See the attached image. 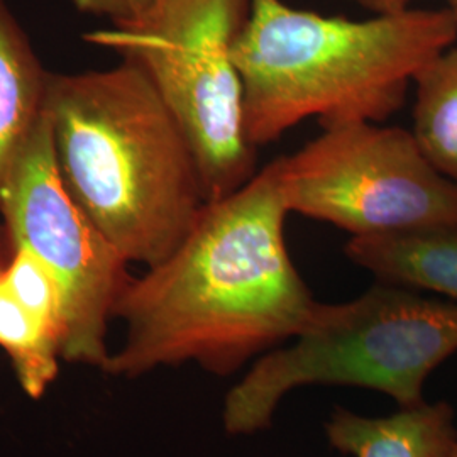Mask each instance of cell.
<instances>
[{
    "label": "cell",
    "instance_id": "1",
    "mask_svg": "<svg viewBox=\"0 0 457 457\" xmlns=\"http://www.w3.org/2000/svg\"><path fill=\"white\" fill-rule=\"evenodd\" d=\"M288 215L271 164L207 200L177 249L129 279L115 307L124 343L102 373L134 379L195 362L234 375L295 339L319 302L290 256Z\"/></svg>",
    "mask_w": 457,
    "mask_h": 457
},
{
    "label": "cell",
    "instance_id": "2",
    "mask_svg": "<svg viewBox=\"0 0 457 457\" xmlns=\"http://www.w3.org/2000/svg\"><path fill=\"white\" fill-rule=\"evenodd\" d=\"M45 112L58 173L117 253L151 268L207 202L195 149L145 71L49 73Z\"/></svg>",
    "mask_w": 457,
    "mask_h": 457
},
{
    "label": "cell",
    "instance_id": "3",
    "mask_svg": "<svg viewBox=\"0 0 457 457\" xmlns=\"http://www.w3.org/2000/svg\"><path fill=\"white\" fill-rule=\"evenodd\" d=\"M456 41L445 7L349 19L253 0L234 48L247 141L268 146L309 119L322 128L386 122L417 73Z\"/></svg>",
    "mask_w": 457,
    "mask_h": 457
},
{
    "label": "cell",
    "instance_id": "4",
    "mask_svg": "<svg viewBox=\"0 0 457 457\" xmlns=\"http://www.w3.org/2000/svg\"><path fill=\"white\" fill-rule=\"evenodd\" d=\"M457 353V302L378 281L343 303H320L288 345L262 354L224 400L230 436L271 425L281 398L307 385L386 393L400 409L425 403L430 373Z\"/></svg>",
    "mask_w": 457,
    "mask_h": 457
},
{
    "label": "cell",
    "instance_id": "5",
    "mask_svg": "<svg viewBox=\"0 0 457 457\" xmlns=\"http://www.w3.org/2000/svg\"><path fill=\"white\" fill-rule=\"evenodd\" d=\"M253 0H153L143 16L85 34L141 68L195 149L207 200L251 180L258 149L245 131L234 48Z\"/></svg>",
    "mask_w": 457,
    "mask_h": 457
},
{
    "label": "cell",
    "instance_id": "6",
    "mask_svg": "<svg viewBox=\"0 0 457 457\" xmlns=\"http://www.w3.org/2000/svg\"><path fill=\"white\" fill-rule=\"evenodd\" d=\"M270 164L288 213L351 237L457 228V185L409 129L368 120L322 128Z\"/></svg>",
    "mask_w": 457,
    "mask_h": 457
},
{
    "label": "cell",
    "instance_id": "7",
    "mask_svg": "<svg viewBox=\"0 0 457 457\" xmlns=\"http://www.w3.org/2000/svg\"><path fill=\"white\" fill-rule=\"evenodd\" d=\"M0 220L12 247H26L56 279L63 298L62 360L104 370L109 324L128 287L129 262L98 230L58 173L43 112L11 166Z\"/></svg>",
    "mask_w": 457,
    "mask_h": 457
},
{
    "label": "cell",
    "instance_id": "8",
    "mask_svg": "<svg viewBox=\"0 0 457 457\" xmlns=\"http://www.w3.org/2000/svg\"><path fill=\"white\" fill-rule=\"evenodd\" d=\"M330 445L353 457H447L456 445L449 403H422L388 417L336 409L326 424Z\"/></svg>",
    "mask_w": 457,
    "mask_h": 457
},
{
    "label": "cell",
    "instance_id": "9",
    "mask_svg": "<svg viewBox=\"0 0 457 457\" xmlns=\"http://www.w3.org/2000/svg\"><path fill=\"white\" fill-rule=\"evenodd\" d=\"M344 253L378 281L457 302V228L351 237Z\"/></svg>",
    "mask_w": 457,
    "mask_h": 457
},
{
    "label": "cell",
    "instance_id": "10",
    "mask_svg": "<svg viewBox=\"0 0 457 457\" xmlns=\"http://www.w3.org/2000/svg\"><path fill=\"white\" fill-rule=\"evenodd\" d=\"M49 73L7 2L0 0V196L19 151L45 112Z\"/></svg>",
    "mask_w": 457,
    "mask_h": 457
},
{
    "label": "cell",
    "instance_id": "11",
    "mask_svg": "<svg viewBox=\"0 0 457 457\" xmlns=\"http://www.w3.org/2000/svg\"><path fill=\"white\" fill-rule=\"evenodd\" d=\"M413 128L427 160L457 185V46L436 56L417 73Z\"/></svg>",
    "mask_w": 457,
    "mask_h": 457
},
{
    "label": "cell",
    "instance_id": "12",
    "mask_svg": "<svg viewBox=\"0 0 457 457\" xmlns=\"http://www.w3.org/2000/svg\"><path fill=\"white\" fill-rule=\"evenodd\" d=\"M0 349L21 390L41 400L60 373L62 336L22 305L0 281Z\"/></svg>",
    "mask_w": 457,
    "mask_h": 457
},
{
    "label": "cell",
    "instance_id": "13",
    "mask_svg": "<svg viewBox=\"0 0 457 457\" xmlns=\"http://www.w3.org/2000/svg\"><path fill=\"white\" fill-rule=\"evenodd\" d=\"M0 281L17 300L53 327L63 344L65 320L60 287L48 268L26 247H14Z\"/></svg>",
    "mask_w": 457,
    "mask_h": 457
},
{
    "label": "cell",
    "instance_id": "14",
    "mask_svg": "<svg viewBox=\"0 0 457 457\" xmlns=\"http://www.w3.org/2000/svg\"><path fill=\"white\" fill-rule=\"evenodd\" d=\"M75 9L87 16L107 19L111 24L129 22L143 16L153 0H71Z\"/></svg>",
    "mask_w": 457,
    "mask_h": 457
},
{
    "label": "cell",
    "instance_id": "15",
    "mask_svg": "<svg viewBox=\"0 0 457 457\" xmlns=\"http://www.w3.org/2000/svg\"><path fill=\"white\" fill-rule=\"evenodd\" d=\"M371 14H390L413 7L415 0H353Z\"/></svg>",
    "mask_w": 457,
    "mask_h": 457
},
{
    "label": "cell",
    "instance_id": "16",
    "mask_svg": "<svg viewBox=\"0 0 457 457\" xmlns=\"http://www.w3.org/2000/svg\"><path fill=\"white\" fill-rule=\"evenodd\" d=\"M12 245H11V239H9V234H7V228L4 226V222L0 220V277L7 266V262L12 256Z\"/></svg>",
    "mask_w": 457,
    "mask_h": 457
},
{
    "label": "cell",
    "instance_id": "17",
    "mask_svg": "<svg viewBox=\"0 0 457 457\" xmlns=\"http://www.w3.org/2000/svg\"><path fill=\"white\" fill-rule=\"evenodd\" d=\"M445 9L453 14L457 22V0H445Z\"/></svg>",
    "mask_w": 457,
    "mask_h": 457
},
{
    "label": "cell",
    "instance_id": "18",
    "mask_svg": "<svg viewBox=\"0 0 457 457\" xmlns=\"http://www.w3.org/2000/svg\"><path fill=\"white\" fill-rule=\"evenodd\" d=\"M447 457H457V442H456V445H454V447H453V451H451V453H449V456Z\"/></svg>",
    "mask_w": 457,
    "mask_h": 457
}]
</instances>
